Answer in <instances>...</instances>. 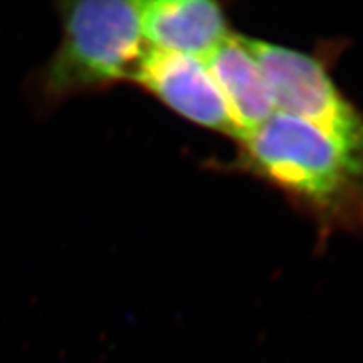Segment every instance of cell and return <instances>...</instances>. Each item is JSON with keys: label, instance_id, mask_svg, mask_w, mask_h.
Listing matches in <instances>:
<instances>
[{"label": "cell", "instance_id": "cell-1", "mask_svg": "<svg viewBox=\"0 0 363 363\" xmlns=\"http://www.w3.org/2000/svg\"><path fill=\"white\" fill-rule=\"evenodd\" d=\"M238 165L268 182L324 235L363 233V149L276 112L240 140Z\"/></svg>", "mask_w": 363, "mask_h": 363}, {"label": "cell", "instance_id": "cell-6", "mask_svg": "<svg viewBox=\"0 0 363 363\" xmlns=\"http://www.w3.org/2000/svg\"><path fill=\"white\" fill-rule=\"evenodd\" d=\"M201 61L224 100L238 141L277 112L264 73L244 37L232 33Z\"/></svg>", "mask_w": 363, "mask_h": 363}, {"label": "cell", "instance_id": "cell-5", "mask_svg": "<svg viewBox=\"0 0 363 363\" xmlns=\"http://www.w3.org/2000/svg\"><path fill=\"white\" fill-rule=\"evenodd\" d=\"M140 21L147 48L200 60L232 35L223 5L211 0L140 2Z\"/></svg>", "mask_w": 363, "mask_h": 363}, {"label": "cell", "instance_id": "cell-4", "mask_svg": "<svg viewBox=\"0 0 363 363\" xmlns=\"http://www.w3.org/2000/svg\"><path fill=\"white\" fill-rule=\"evenodd\" d=\"M130 82L182 118L236 138L224 100L200 58L147 48Z\"/></svg>", "mask_w": 363, "mask_h": 363}, {"label": "cell", "instance_id": "cell-3", "mask_svg": "<svg viewBox=\"0 0 363 363\" xmlns=\"http://www.w3.org/2000/svg\"><path fill=\"white\" fill-rule=\"evenodd\" d=\"M245 44L280 113L308 123L348 147L363 149V111L336 85L325 58L255 38H245Z\"/></svg>", "mask_w": 363, "mask_h": 363}, {"label": "cell", "instance_id": "cell-2", "mask_svg": "<svg viewBox=\"0 0 363 363\" xmlns=\"http://www.w3.org/2000/svg\"><path fill=\"white\" fill-rule=\"evenodd\" d=\"M61 17V44L41 76L45 96L62 99L130 82L147 50L140 2H64Z\"/></svg>", "mask_w": 363, "mask_h": 363}]
</instances>
